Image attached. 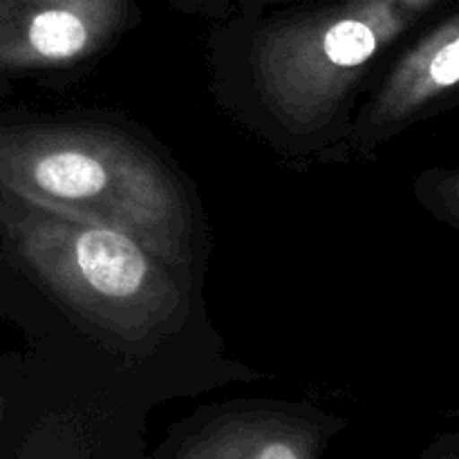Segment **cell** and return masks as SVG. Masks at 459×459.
<instances>
[{
    "instance_id": "cell-1",
    "label": "cell",
    "mask_w": 459,
    "mask_h": 459,
    "mask_svg": "<svg viewBox=\"0 0 459 459\" xmlns=\"http://www.w3.org/2000/svg\"><path fill=\"white\" fill-rule=\"evenodd\" d=\"M0 191L142 238L191 264L193 220L170 170L142 143L94 126H0Z\"/></svg>"
},
{
    "instance_id": "cell-2",
    "label": "cell",
    "mask_w": 459,
    "mask_h": 459,
    "mask_svg": "<svg viewBox=\"0 0 459 459\" xmlns=\"http://www.w3.org/2000/svg\"><path fill=\"white\" fill-rule=\"evenodd\" d=\"M0 231L34 278L108 334L143 343L186 316L184 269L124 229L0 191Z\"/></svg>"
},
{
    "instance_id": "cell-3",
    "label": "cell",
    "mask_w": 459,
    "mask_h": 459,
    "mask_svg": "<svg viewBox=\"0 0 459 459\" xmlns=\"http://www.w3.org/2000/svg\"><path fill=\"white\" fill-rule=\"evenodd\" d=\"M444 0H336L264 22L251 43L260 97L294 133L334 119L368 63Z\"/></svg>"
},
{
    "instance_id": "cell-4",
    "label": "cell",
    "mask_w": 459,
    "mask_h": 459,
    "mask_svg": "<svg viewBox=\"0 0 459 459\" xmlns=\"http://www.w3.org/2000/svg\"><path fill=\"white\" fill-rule=\"evenodd\" d=\"M133 0H0V74L74 65L124 31Z\"/></svg>"
},
{
    "instance_id": "cell-5",
    "label": "cell",
    "mask_w": 459,
    "mask_h": 459,
    "mask_svg": "<svg viewBox=\"0 0 459 459\" xmlns=\"http://www.w3.org/2000/svg\"><path fill=\"white\" fill-rule=\"evenodd\" d=\"M459 79V18L451 13L402 56L377 94L372 128H393L455 90Z\"/></svg>"
},
{
    "instance_id": "cell-6",
    "label": "cell",
    "mask_w": 459,
    "mask_h": 459,
    "mask_svg": "<svg viewBox=\"0 0 459 459\" xmlns=\"http://www.w3.org/2000/svg\"><path fill=\"white\" fill-rule=\"evenodd\" d=\"M251 435V459H305L299 442L285 437L281 429H254Z\"/></svg>"
},
{
    "instance_id": "cell-7",
    "label": "cell",
    "mask_w": 459,
    "mask_h": 459,
    "mask_svg": "<svg viewBox=\"0 0 459 459\" xmlns=\"http://www.w3.org/2000/svg\"><path fill=\"white\" fill-rule=\"evenodd\" d=\"M269 3H287V0H269Z\"/></svg>"
}]
</instances>
